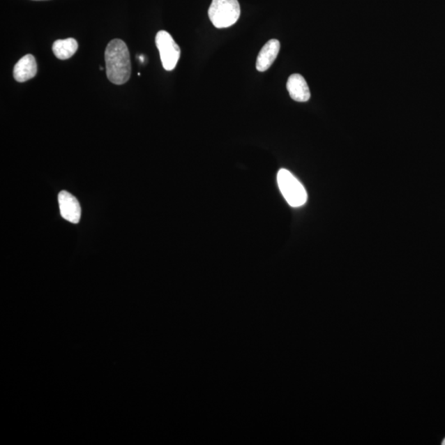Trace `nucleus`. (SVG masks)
Segmentation results:
<instances>
[{
  "label": "nucleus",
  "instance_id": "1",
  "mask_svg": "<svg viewBox=\"0 0 445 445\" xmlns=\"http://www.w3.org/2000/svg\"><path fill=\"white\" fill-rule=\"evenodd\" d=\"M105 61L107 79L112 84L121 85L130 80V52L123 40L114 39L108 43L105 51Z\"/></svg>",
  "mask_w": 445,
  "mask_h": 445
},
{
  "label": "nucleus",
  "instance_id": "2",
  "mask_svg": "<svg viewBox=\"0 0 445 445\" xmlns=\"http://www.w3.org/2000/svg\"><path fill=\"white\" fill-rule=\"evenodd\" d=\"M241 8L238 0H212L209 17L217 29H226L237 22Z\"/></svg>",
  "mask_w": 445,
  "mask_h": 445
},
{
  "label": "nucleus",
  "instance_id": "3",
  "mask_svg": "<svg viewBox=\"0 0 445 445\" xmlns=\"http://www.w3.org/2000/svg\"><path fill=\"white\" fill-rule=\"evenodd\" d=\"M277 183L280 193L290 206L301 207L307 202L306 188L289 171L280 169L277 174Z\"/></svg>",
  "mask_w": 445,
  "mask_h": 445
},
{
  "label": "nucleus",
  "instance_id": "4",
  "mask_svg": "<svg viewBox=\"0 0 445 445\" xmlns=\"http://www.w3.org/2000/svg\"><path fill=\"white\" fill-rule=\"evenodd\" d=\"M156 43L160 54L162 65L165 70H174L181 56L179 45L166 31H160L156 35Z\"/></svg>",
  "mask_w": 445,
  "mask_h": 445
},
{
  "label": "nucleus",
  "instance_id": "5",
  "mask_svg": "<svg viewBox=\"0 0 445 445\" xmlns=\"http://www.w3.org/2000/svg\"><path fill=\"white\" fill-rule=\"evenodd\" d=\"M58 201L63 219L72 224H78L81 217V208L78 199L70 193L63 190L59 194Z\"/></svg>",
  "mask_w": 445,
  "mask_h": 445
},
{
  "label": "nucleus",
  "instance_id": "6",
  "mask_svg": "<svg viewBox=\"0 0 445 445\" xmlns=\"http://www.w3.org/2000/svg\"><path fill=\"white\" fill-rule=\"evenodd\" d=\"M280 43L278 40L272 39L267 42L258 54L256 67L259 72L270 69L280 52Z\"/></svg>",
  "mask_w": 445,
  "mask_h": 445
},
{
  "label": "nucleus",
  "instance_id": "7",
  "mask_svg": "<svg viewBox=\"0 0 445 445\" xmlns=\"http://www.w3.org/2000/svg\"><path fill=\"white\" fill-rule=\"evenodd\" d=\"M286 87H287L290 98L294 101L304 103L310 99V88H308L306 79L301 75H290Z\"/></svg>",
  "mask_w": 445,
  "mask_h": 445
},
{
  "label": "nucleus",
  "instance_id": "8",
  "mask_svg": "<svg viewBox=\"0 0 445 445\" xmlns=\"http://www.w3.org/2000/svg\"><path fill=\"white\" fill-rule=\"evenodd\" d=\"M38 73V65L33 54H26L17 61L13 69V77L17 82H24L34 78Z\"/></svg>",
  "mask_w": 445,
  "mask_h": 445
},
{
  "label": "nucleus",
  "instance_id": "9",
  "mask_svg": "<svg viewBox=\"0 0 445 445\" xmlns=\"http://www.w3.org/2000/svg\"><path fill=\"white\" fill-rule=\"evenodd\" d=\"M78 47V43L74 38L57 40L52 45V51L58 59L65 61L74 56Z\"/></svg>",
  "mask_w": 445,
  "mask_h": 445
},
{
  "label": "nucleus",
  "instance_id": "10",
  "mask_svg": "<svg viewBox=\"0 0 445 445\" xmlns=\"http://www.w3.org/2000/svg\"><path fill=\"white\" fill-rule=\"evenodd\" d=\"M442 444H443V445H445V439H444V442H443Z\"/></svg>",
  "mask_w": 445,
  "mask_h": 445
},
{
  "label": "nucleus",
  "instance_id": "11",
  "mask_svg": "<svg viewBox=\"0 0 445 445\" xmlns=\"http://www.w3.org/2000/svg\"><path fill=\"white\" fill-rule=\"evenodd\" d=\"M36 1H39V0H36Z\"/></svg>",
  "mask_w": 445,
  "mask_h": 445
}]
</instances>
